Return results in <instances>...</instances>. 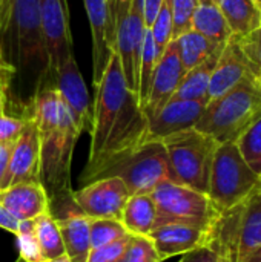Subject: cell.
I'll return each instance as SVG.
<instances>
[{"label": "cell", "instance_id": "cell-1", "mask_svg": "<svg viewBox=\"0 0 261 262\" xmlns=\"http://www.w3.org/2000/svg\"><path fill=\"white\" fill-rule=\"evenodd\" d=\"M94 88L91 147L82 173L86 183L97 180L111 163L148 141V117L125 80L115 51Z\"/></svg>", "mask_w": 261, "mask_h": 262}, {"label": "cell", "instance_id": "cell-2", "mask_svg": "<svg viewBox=\"0 0 261 262\" xmlns=\"http://www.w3.org/2000/svg\"><path fill=\"white\" fill-rule=\"evenodd\" d=\"M29 115L40 140V183L51 196L72 192L71 164L82 130L55 86L37 92Z\"/></svg>", "mask_w": 261, "mask_h": 262}, {"label": "cell", "instance_id": "cell-3", "mask_svg": "<svg viewBox=\"0 0 261 262\" xmlns=\"http://www.w3.org/2000/svg\"><path fill=\"white\" fill-rule=\"evenodd\" d=\"M261 115V86L248 75L235 88L206 103L195 129L220 143H235L245 129Z\"/></svg>", "mask_w": 261, "mask_h": 262}, {"label": "cell", "instance_id": "cell-4", "mask_svg": "<svg viewBox=\"0 0 261 262\" xmlns=\"http://www.w3.org/2000/svg\"><path fill=\"white\" fill-rule=\"evenodd\" d=\"M209 244L223 262H248L261 247V187L242 204L220 213Z\"/></svg>", "mask_w": 261, "mask_h": 262}, {"label": "cell", "instance_id": "cell-5", "mask_svg": "<svg viewBox=\"0 0 261 262\" xmlns=\"http://www.w3.org/2000/svg\"><path fill=\"white\" fill-rule=\"evenodd\" d=\"M260 187L261 177L243 160L237 144L220 143L214 155L208 187V196L217 212L223 213L242 204Z\"/></svg>", "mask_w": 261, "mask_h": 262}, {"label": "cell", "instance_id": "cell-6", "mask_svg": "<svg viewBox=\"0 0 261 262\" xmlns=\"http://www.w3.org/2000/svg\"><path fill=\"white\" fill-rule=\"evenodd\" d=\"M175 183L208 193L211 167L218 143L195 127L162 140Z\"/></svg>", "mask_w": 261, "mask_h": 262}, {"label": "cell", "instance_id": "cell-7", "mask_svg": "<svg viewBox=\"0 0 261 262\" xmlns=\"http://www.w3.org/2000/svg\"><path fill=\"white\" fill-rule=\"evenodd\" d=\"M118 177L131 195L152 193L165 181H175L162 141H146L111 163L98 178Z\"/></svg>", "mask_w": 261, "mask_h": 262}, {"label": "cell", "instance_id": "cell-8", "mask_svg": "<svg viewBox=\"0 0 261 262\" xmlns=\"http://www.w3.org/2000/svg\"><path fill=\"white\" fill-rule=\"evenodd\" d=\"M151 195L157 209L155 226L178 223L211 230L220 216L208 193L175 181L158 184Z\"/></svg>", "mask_w": 261, "mask_h": 262}, {"label": "cell", "instance_id": "cell-9", "mask_svg": "<svg viewBox=\"0 0 261 262\" xmlns=\"http://www.w3.org/2000/svg\"><path fill=\"white\" fill-rule=\"evenodd\" d=\"M115 12L114 51L128 86L137 94L138 66L142 57L146 23L143 17V0H112Z\"/></svg>", "mask_w": 261, "mask_h": 262}, {"label": "cell", "instance_id": "cell-10", "mask_svg": "<svg viewBox=\"0 0 261 262\" xmlns=\"http://www.w3.org/2000/svg\"><path fill=\"white\" fill-rule=\"evenodd\" d=\"M46 54V74L55 77L74 54L68 0H38Z\"/></svg>", "mask_w": 261, "mask_h": 262}, {"label": "cell", "instance_id": "cell-11", "mask_svg": "<svg viewBox=\"0 0 261 262\" xmlns=\"http://www.w3.org/2000/svg\"><path fill=\"white\" fill-rule=\"evenodd\" d=\"M72 195L75 204L88 218H109L118 221L125 204L131 196L126 184L118 177L97 178Z\"/></svg>", "mask_w": 261, "mask_h": 262}, {"label": "cell", "instance_id": "cell-12", "mask_svg": "<svg viewBox=\"0 0 261 262\" xmlns=\"http://www.w3.org/2000/svg\"><path fill=\"white\" fill-rule=\"evenodd\" d=\"M17 54L23 66L42 63L46 68L45 41L38 0H9Z\"/></svg>", "mask_w": 261, "mask_h": 262}, {"label": "cell", "instance_id": "cell-13", "mask_svg": "<svg viewBox=\"0 0 261 262\" xmlns=\"http://www.w3.org/2000/svg\"><path fill=\"white\" fill-rule=\"evenodd\" d=\"M92 40V84L95 86L114 54L115 12L112 0H83Z\"/></svg>", "mask_w": 261, "mask_h": 262}, {"label": "cell", "instance_id": "cell-14", "mask_svg": "<svg viewBox=\"0 0 261 262\" xmlns=\"http://www.w3.org/2000/svg\"><path fill=\"white\" fill-rule=\"evenodd\" d=\"M28 181H40V140L31 115L25 117L23 129L12 144L2 189Z\"/></svg>", "mask_w": 261, "mask_h": 262}, {"label": "cell", "instance_id": "cell-15", "mask_svg": "<svg viewBox=\"0 0 261 262\" xmlns=\"http://www.w3.org/2000/svg\"><path fill=\"white\" fill-rule=\"evenodd\" d=\"M54 78H55V89L58 91L65 104L68 106L78 129L82 132L91 129L92 103L74 54L68 57V60L63 63V66L58 69Z\"/></svg>", "mask_w": 261, "mask_h": 262}, {"label": "cell", "instance_id": "cell-16", "mask_svg": "<svg viewBox=\"0 0 261 262\" xmlns=\"http://www.w3.org/2000/svg\"><path fill=\"white\" fill-rule=\"evenodd\" d=\"M185 74L186 71L180 61L175 43L172 40L165 49L163 55L157 61L152 81H151V89L148 94V100L143 106V112L146 117L154 115L166 103L172 100Z\"/></svg>", "mask_w": 261, "mask_h": 262}, {"label": "cell", "instance_id": "cell-17", "mask_svg": "<svg viewBox=\"0 0 261 262\" xmlns=\"http://www.w3.org/2000/svg\"><path fill=\"white\" fill-rule=\"evenodd\" d=\"M206 101L172 98L158 112L148 117V141H162L169 135L195 127Z\"/></svg>", "mask_w": 261, "mask_h": 262}, {"label": "cell", "instance_id": "cell-18", "mask_svg": "<svg viewBox=\"0 0 261 262\" xmlns=\"http://www.w3.org/2000/svg\"><path fill=\"white\" fill-rule=\"evenodd\" d=\"M211 230L189 224L169 223L155 226L148 236L151 238L163 262L174 256H182L197 247L208 244L211 239Z\"/></svg>", "mask_w": 261, "mask_h": 262}, {"label": "cell", "instance_id": "cell-19", "mask_svg": "<svg viewBox=\"0 0 261 262\" xmlns=\"http://www.w3.org/2000/svg\"><path fill=\"white\" fill-rule=\"evenodd\" d=\"M248 75H254L252 68L245 52L242 51L238 37L232 35L223 46L217 64L212 71L208 91V101L231 91Z\"/></svg>", "mask_w": 261, "mask_h": 262}, {"label": "cell", "instance_id": "cell-20", "mask_svg": "<svg viewBox=\"0 0 261 262\" xmlns=\"http://www.w3.org/2000/svg\"><path fill=\"white\" fill-rule=\"evenodd\" d=\"M0 204L17 220H35L49 210V195L40 181L18 183L0 189Z\"/></svg>", "mask_w": 261, "mask_h": 262}, {"label": "cell", "instance_id": "cell-21", "mask_svg": "<svg viewBox=\"0 0 261 262\" xmlns=\"http://www.w3.org/2000/svg\"><path fill=\"white\" fill-rule=\"evenodd\" d=\"M65 255L71 262H88L91 247V218L82 212L57 220Z\"/></svg>", "mask_w": 261, "mask_h": 262}, {"label": "cell", "instance_id": "cell-22", "mask_svg": "<svg viewBox=\"0 0 261 262\" xmlns=\"http://www.w3.org/2000/svg\"><path fill=\"white\" fill-rule=\"evenodd\" d=\"M157 209L151 193L131 195L125 204L120 223L129 235L148 236L155 227Z\"/></svg>", "mask_w": 261, "mask_h": 262}, {"label": "cell", "instance_id": "cell-23", "mask_svg": "<svg viewBox=\"0 0 261 262\" xmlns=\"http://www.w3.org/2000/svg\"><path fill=\"white\" fill-rule=\"evenodd\" d=\"M235 37H245L261 26V8L254 0H215Z\"/></svg>", "mask_w": 261, "mask_h": 262}, {"label": "cell", "instance_id": "cell-24", "mask_svg": "<svg viewBox=\"0 0 261 262\" xmlns=\"http://www.w3.org/2000/svg\"><path fill=\"white\" fill-rule=\"evenodd\" d=\"M222 49L215 51L203 63L186 71V74H185V77H183V80H182V83H180V86H178V89L172 98L206 101L208 103V91H209L211 75H212V71L217 64V60H218Z\"/></svg>", "mask_w": 261, "mask_h": 262}, {"label": "cell", "instance_id": "cell-25", "mask_svg": "<svg viewBox=\"0 0 261 262\" xmlns=\"http://www.w3.org/2000/svg\"><path fill=\"white\" fill-rule=\"evenodd\" d=\"M180 61L185 68V71H189L195 68L197 64L203 63L208 57H211L215 51L222 49L225 45L214 43L212 40L206 38L200 32L189 29L188 32L182 34L180 37L174 38Z\"/></svg>", "mask_w": 261, "mask_h": 262}, {"label": "cell", "instance_id": "cell-26", "mask_svg": "<svg viewBox=\"0 0 261 262\" xmlns=\"http://www.w3.org/2000/svg\"><path fill=\"white\" fill-rule=\"evenodd\" d=\"M192 29L218 45H225L232 37L226 18L223 17L218 5L214 2L198 3L192 18Z\"/></svg>", "mask_w": 261, "mask_h": 262}, {"label": "cell", "instance_id": "cell-27", "mask_svg": "<svg viewBox=\"0 0 261 262\" xmlns=\"http://www.w3.org/2000/svg\"><path fill=\"white\" fill-rule=\"evenodd\" d=\"M34 232L45 262L65 255L57 220L49 213V210L34 220Z\"/></svg>", "mask_w": 261, "mask_h": 262}, {"label": "cell", "instance_id": "cell-28", "mask_svg": "<svg viewBox=\"0 0 261 262\" xmlns=\"http://www.w3.org/2000/svg\"><path fill=\"white\" fill-rule=\"evenodd\" d=\"M157 61H158V57H157L155 45L151 35V29L148 28L145 34V40H143V48H142V57H140V66H138V86H137V98H138L142 109L148 100V94L151 89V81H152Z\"/></svg>", "mask_w": 261, "mask_h": 262}, {"label": "cell", "instance_id": "cell-29", "mask_svg": "<svg viewBox=\"0 0 261 262\" xmlns=\"http://www.w3.org/2000/svg\"><path fill=\"white\" fill-rule=\"evenodd\" d=\"M235 144L248 166L261 177V115L245 129Z\"/></svg>", "mask_w": 261, "mask_h": 262}, {"label": "cell", "instance_id": "cell-30", "mask_svg": "<svg viewBox=\"0 0 261 262\" xmlns=\"http://www.w3.org/2000/svg\"><path fill=\"white\" fill-rule=\"evenodd\" d=\"M129 233L123 227V224L118 220H109V218H98L91 220V247L92 250L105 247L108 244H112Z\"/></svg>", "mask_w": 261, "mask_h": 262}, {"label": "cell", "instance_id": "cell-31", "mask_svg": "<svg viewBox=\"0 0 261 262\" xmlns=\"http://www.w3.org/2000/svg\"><path fill=\"white\" fill-rule=\"evenodd\" d=\"M149 29L155 45L157 57L160 58L168 45L172 41V0H163V5Z\"/></svg>", "mask_w": 261, "mask_h": 262}, {"label": "cell", "instance_id": "cell-32", "mask_svg": "<svg viewBox=\"0 0 261 262\" xmlns=\"http://www.w3.org/2000/svg\"><path fill=\"white\" fill-rule=\"evenodd\" d=\"M17 247L20 259L25 262H45L34 232V220H26L18 223V230L15 233Z\"/></svg>", "mask_w": 261, "mask_h": 262}, {"label": "cell", "instance_id": "cell-33", "mask_svg": "<svg viewBox=\"0 0 261 262\" xmlns=\"http://www.w3.org/2000/svg\"><path fill=\"white\" fill-rule=\"evenodd\" d=\"M118 262H162L149 236L131 235L128 247Z\"/></svg>", "mask_w": 261, "mask_h": 262}, {"label": "cell", "instance_id": "cell-34", "mask_svg": "<svg viewBox=\"0 0 261 262\" xmlns=\"http://www.w3.org/2000/svg\"><path fill=\"white\" fill-rule=\"evenodd\" d=\"M197 0H172V40L192 29Z\"/></svg>", "mask_w": 261, "mask_h": 262}, {"label": "cell", "instance_id": "cell-35", "mask_svg": "<svg viewBox=\"0 0 261 262\" xmlns=\"http://www.w3.org/2000/svg\"><path fill=\"white\" fill-rule=\"evenodd\" d=\"M238 41H240L242 51L245 52L252 68L254 75L258 78L261 77V26L245 37H238Z\"/></svg>", "mask_w": 261, "mask_h": 262}, {"label": "cell", "instance_id": "cell-36", "mask_svg": "<svg viewBox=\"0 0 261 262\" xmlns=\"http://www.w3.org/2000/svg\"><path fill=\"white\" fill-rule=\"evenodd\" d=\"M129 238H131V235H128L112 244H108L105 247L92 250L88 262H118L128 247Z\"/></svg>", "mask_w": 261, "mask_h": 262}, {"label": "cell", "instance_id": "cell-37", "mask_svg": "<svg viewBox=\"0 0 261 262\" xmlns=\"http://www.w3.org/2000/svg\"><path fill=\"white\" fill-rule=\"evenodd\" d=\"M25 124V117H8V115H0V144H12Z\"/></svg>", "mask_w": 261, "mask_h": 262}, {"label": "cell", "instance_id": "cell-38", "mask_svg": "<svg viewBox=\"0 0 261 262\" xmlns=\"http://www.w3.org/2000/svg\"><path fill=\"white\" fill-rule=\"evenodd\" d=\"M178 262H223L217 250L208 243L202 247H197L185 255H182Z\"/></svg>", "mask_w": 261, "mask_h": 262}, {"label": "cell", "instance_id": "cell-39", "mask_svg": "<svg viewBox=\"0 0 261 262\" xmlns=\"http://www.w3.org/2000/svg\"><path fill=\"white\" fill-rule=\"evenodd\" d=\"M162 5H163V0H143V17H145V23L148 28H151Z\"/></svg>", "mask_w": 261, "mask_h": 262}, {"label": "cell", "instance_id": "cell-40", "mask_svg": "<svg viewBox=\"0 0 261 262\" xmlns=\"http://www.w3.org/2000/svg\"><path fill=\"white\" fill-rule=\"evenodd\" d=\"M18 223L20 221H17L2 204H0V229H3V230H6V232H9V233H12V235H15L17 233V230H18Z\"/></svg>", "mask_w": 261, "mask_h": 262}, {"label": "cell", "instance_id": "cell-41", "mask_svg": "<svg viewBox=\"0 0 261 262\" xmlns=\"http://www.w3.org/2000/svg\"><path fill=\"white\" fill-rule=\"evenodd\" d=\"M12 144H0V189L3 186V180H5V175L8 170V163H9Z\"/></svg>", "mask_w": 261, "mask_h": 262}, {"label": "cell", "instance_id": "cell-42", "mask_svg": "<svg viewBox=\"0 0 261 262\" xmlns=\"http://www.w3.org/2000/svg\"><path fill=\"white\" fill-rule=\"evenodd\" d=\"M11 17V8H9V0H3L2 3V11H0V29L5 28L9 21Z\"/></svg>", "mask_w": 261, "mask_h": 262}, {"label": "cell", "instance_id": "cell-43", "mask_svg": "<svg viewBox=\"0 0 261 262\" xmlns=\"http://www.w3.org/2000/svg\"><path fill=\"white\" fill-rule=\"evenodd\" d=\"M3 74V72H2ZM2 74H0V80H2ZM2 81H0V115L5 114V94H3V88H2Z\"/></svg>", "mask_w": 261, "mask_h": 262}, {"label": "cell", "instance_id": "cell-44", "mask_svg": "<svg viewBox=\"0 0 261 262\" xmlns=\"http://www.w3.org/2000/svg\"><path fill=\"white\" fill-rule=\"evenodd\" d=\"M248 262H261V247L251 256V259Z\"/></svg>", "mask_w": 261, "mask_h": 262}, {"label": "cell", "instance_id": "cell-45", "mask_svg": "<svg viewBox=\"0 0 261 262\" xmlns=\"http://www.w3.org/2000/svg\"><path fill=\"white\" fill-rule=\"evenodd\" d=\"M46 262H71L69 261V258L66 256V255H62V256H58V258H54V259H49V261Z\"/></svg>", "mask_w": 261, "mask_h": 262}, {"label": "cell", "instance_id": "cell-46", "mask_svg": "<svg viewBox=\"0 0 261 262\" xmlns=\"http://www.w3.org/2000/svg\"><path fill=\"white\" fill-rule=\"evenodd\" d=\"M197 2H198V3H212L214 0H197ZM214 3H215V2H214Z\"/></svg>", "mask_w": 261, "mask_h": 262}, {"label": "cell", "instance_id": "cell-47", "mask_svg": "<svg viewBox=\"0 0 261 262\" xmlns=\"http://www.w3.org/2000/svg\"><path fill=\"white\" fill-rule=\"evenodd\" d=\"M254 2H255V3H257V5L261 8V0H254Z\"/></svg>", "mask_w": 261, "mask_h": 262}, {"label": "cell", "instance_id": "cell-48", "mask_svg": "<svg viewBox=\"0 0 261 262\" xmlns=\"http://www.w3.org/2000/svg\"><path fill=\"white\" fill-rule=\"evenodd\" d=\"M3 71H2V58H0V74H2Z\"/></svg>", "mask_w": 261, "mask_h": 262}, {"label": "cell", "instance_id": "cell-49", "mask_svg": "<svg viewBox=\"0 0 261 262\" xmlns=\"http://www.w3.org/2000/svg\"><path fill=\"white\" fill-rule=\"evenodd\" d=\"M2 3H3V0H0V11H2Z\"/></svg>", "mask_w": 261, "mask_h": 262}, {"label": "cell", "instance_id": "cell-50", "mask_svg": "<svg viewBox=\"0 0 261 262\" xmlns=\"http://www.w3.org/2000/svg\"><path fill=\"white\" fill-rule=\"evenodd\" d=\"M258 83H260V86H261V77H258Z\"/></svg>", "mask_w": 261, "mask_h": 262}, {"label": "cell", "instance_id": "cell-51", "mask_svg": "<svg viewBox=\"0 0 261 262\" xmlns=\"http://www.w3.org/2000/svg\"><path fill=\"white\" fill-rule=\"evenodd\" d=\"M17 262H25V261H23V259H20V258H18V261H17Z\"/></svg>", "mask_w": 261, "mask_h": 262}, {"label": "cell", "instance_id": "cell-52", "mask_svg": "<svg viewBox=\"0 0 261 262\" xmlns=\"http://www.w3.org/2000/svg\"><path fill=\"white\" fill-rule=\"evenodd\" d=\"M214 2H215V0H214Z\"/></svg>", "mask_w": 261, "mask_h": 262}]
</instances>
